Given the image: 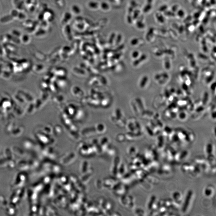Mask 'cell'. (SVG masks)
Returning a JSON list of instances; mask_svg holds the SVG:
<instances>
[{"label": "cell", "instance_id": "6da1fadb", "mask_svg": "<svg viewBox=\"0 0 216 216\" xmlns=\"http://www.w3.org/2000/svg\"><path fill=\"white\" fill-rule=\"evenodd\" d=\"M193 194V193L192 191H189L188 192V193H187V195L186 196L184 202L183 203V208H182V210L183 212H185L187 211V209L190 204V202L191 201V198H192Z\"/></svg>", "mask_w": 216, "mask_h": 216}, {"label": "cell", "instance_id": "277c9868", "mask_svg": "<svg viewBox=\"0 0 216 216\" xmlns=\"http://www.w3.org/2000/svg\"><path fill=\"white\" fill-rule=\"evenodd\" d=\"M188 152L186 151H183L180 153H177L176 155V158H178V161H182L184 160L187 155H188Z\"/></svg>", "mask_w": 216, "mask_h": 216}, {"label": "cell", "instance_id": "ba28073f", "mask_svg": "<svg viewBox=\"0 0 216 216\" xmlns=\"http://www.w3.org/2000/svg\"><path fill=\"white\" fill-rule=\"evenodd\" d=\"M148 81V77H144L141 81V86L142 87H144Z\"/></svg>", "mask_w": 216, "mask_h": 216}, {"label": "cell", "instance_id": "5b68a950", "mask_svg": "<svg viewBox=\"0 0 216 216\" xmlns=\"http://www.w3.org/2000/svg\"><path fill=\"white\" fill-rule=\"evenodd\" d=\"M213 151V146L211 143H208L206 146V152L207 156L211 155Z\"/></svg>", "mask_w": 216, "mask_h": 216}, {"label": "cell", "instance_id": "9c48e42d", "mask_svg": "<svg viewBox=\"0 0 216 216\" xmlns=\"http://www.w3.org/2000/svg\"><path fill=\"white\" fill-rule=\"evenodd\" d=\"M179 117L181 119H184L185 118L186 115L184 113H180V115H179Z\"/></svg>", "mask_w": 216, "mask_h": 216}, {"label": "cell", "instance_id": "8992f818", "mask_svg": "<svg viewBox=\"0 0 216 216\" xmlns=\"http://www.w3.org/2000/svg\"><path fill=\"white\" fill-rule=\"evenodd\" d=\"M156 199V197H152L151 199L150 200L149 202H148V209H151L152 208V207H153L154 205V202H155V200Z\"/></svg>", "mask_w": 216, "mask_h": 216}, {"label": "cell", "instance_id": "52a82bcc", "mask_svg": "<svg viewBox=\"0 0 216 216\" xmlns=\"http://www.w3.org/2000/svg\"><path fill=\"white\" fill-rule=\"evenodd\" d=\"M164 138L162 137H159L158 139L157 145L159 147H162L164 145Z\"/></svg>", "mask_w": 216, "mask_h": 216}, {"label": "cell", "instance_id": "3957f363", "mask_svg": "<svg viewBox=\"0 0 216 216\" xmlns=\"http://www.w3.org/2000/svg\"><path fill=\"white\" fill-rule=\"evenodd\" d=\"M215 192V190L213 187L211 185H209L206 187L204 191V194L207 197H210L213 195Z\"/></svg>", "mask_w": 216, "mask_h": 216}, {"label": "cell", "instance_id": "30bf717a", "mask_svg": "<svg viewBox=\"0 0 216 216\" xmlns=\"http://www.w3.org/2000/svg\"><path fill=\"white\" fill-rule=\"evenodd\" d=\"M208 98V94L207 93H206L205 95V98L204 99V101H204V102H205L206 101H207Z\"/></svg>", "mask_w": 216, "mask_h": 216}, {"label": "cell", "instance_id": "7a4b0ae2", "mask_svg": "<svg viewBox=\"0 0 216 216\" xmlns=\"http://www.w3.org/2000/svg\"><path fill=\"white\" fill-rule=\"evenodd\" d=\"M173 197L174 201L177 204H180L183 199V196L179 192H174L173 194Z\"/></svg>", "mask_w": 216, "mask_h": 216}]
</instances>
